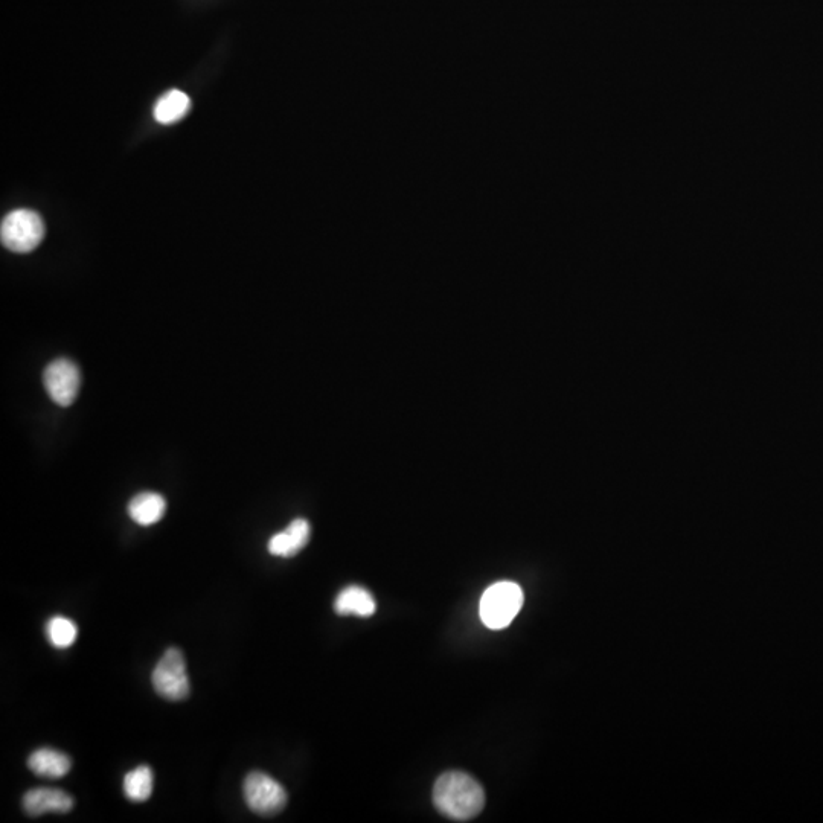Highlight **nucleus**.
Segmentation results:
<instances>
[{"label": "nucleus", "instance_id": "1", "mask_svg": "<svg viewBox=\"0 0 823 823\" xmlns=\"http://www.w3.org/2000/svg\"><path fill=\"white\" fill-rule=\"evenodd\" d=\"M433 804L442 816L465 822L484 810L485 791L468 773L447 772L436 779Z\"/></svg>", "mask_w": 823, "mask_h": 823}, {"label": "nucleus", "instance_id": "2", "mask_svg": "<svg viewBox=\"0 0 823 823\" xmlns=\"http://www.w3.org/2000/svg\"><path fill=\"white\" fill-rule=\"evenodd\" d=\"M522 606V587L511 581H500L488 587L482 595V622L491 630H502L514 621Z\"/></svg>", "mask_w": 823, "mask_h": 823}, {"label": "nucleus", "instance_id": "3", "mask_svg": "<svg viewBox=\"0 0 823 823\" xmlns=\"http://www.w3.org/2000/svg\"><path fill=\"white\" fill-rule=\"evenodd\" d=\"M45 238V223L36 211L16 209L2 220L0 240L11 252L29 253Z\"/></svg>", "mask_w": 823, "mask_h": 823}, {"label": "nucleus", "instance_id": "4", "mask_svg": "<svg viewBox=\"0 0 823 823\" xmlns=\"http://www.w3.org/2000/svg\"><path fill=\"white\" fill-rule=\"evenodd\" d=\"M244 801L253 813L260 816H275L287 805V791L272 776L263 772H252L243 784Z\"/></svg>", "mask_w": 823, "mask_h": 823}, {"label": "nucleus", "instance_id": "5", "mask_svg": "<svg viewBox=\"0 0 823 823\" xmlns=\"http://www.w3.org/2000/svg\"><path fill=\"white\" fill-rule=\"evenodd\" d=\"M154 689L162 699L179 702L189 694V679L186 673V662L179 648H168L164 656L157 662L153 676Z\"/></svg>", "mask_w": 823, "mask_h": 823}, {"label": "nucleus", "instance_id": "6", "mask_svg": "<svg viewBox=\"0 0 823 823\" xmlns=\"http://www.w3.org/2000/svg\"><path fill=\"white\" fill-rule=\"evenodd\" d=\"M43 385L55 404L61 407L71 406L80 391V369L71 360H54L46 366Z\"/></svg>", "mask_w": 823, "mask_h": 823}, {"label": "nucleus", "instance_id": "7", "mask_svg": "<svg viewBox=\"0 0 823 823\" xmlns=\"http://www.w3.org/2000/svg\"><path fill=\"white\" fill-rule=\"evenodd\" d=\"M22 805L28 816L39 817L46 813H69L74 807V801L66 791L42 787L26 791Z\"/></svg>", "mask_w": 823, "mask_h": 823}, {"label": "nucleus", "instance_id": "8", "mask_svg": "<svg viewBox=\"0 0 823 823\" xmlns=\"http://www.w3.org/2000/svg\"><path fill=\"white\" fill-rule=\"evenodd\" d=\"M310 523L305 519H296L284 531L273 535L269 540V552L276 557H295L310 542Z\"/></svg>", "mask_w": 823, "mask_h": 823}, {"label": "nucleus", "instance_id": "9", "mask_svg": "<svg viewBox=\"0 0 823 823\" xmlns=\"http://www.w3.org/2000/svg\"><path fill=\"white\" fill-rule=\"evenodd\" d=\"M28 767L42 778L60 779L71 770V758L66 753L43 747L29 755Z\"/></svg>", "mask_w": 823, "mask_h": 823}, {"label": "nucleus", "instance_id": "10", "mask_svg": "<svg viewBox=\"0 0 823 823\" xmlns=\"http://www.w3.org/2000/svg\"><path fill=\"white\" fill-rule=\"evenodd\" d=\"M377 609L374 596L365 587L348 586L337 595L334 610L339 615L372 616Z\"/></svg>", "mask_w": 823, "mask_h": 823}, {"label": "nucleus", "instance_id": "11", "mask_svg": "<svg viewBox=\"0 0 823 823\" xmlns=\"http://www.w3.org/2000/svg\"><path fill=\"white\" fill-rule=\"evenodd\" d=\"M167 511V500L157 493H141L129 503V514L138 525L150 526L159 522Z\"/></svg>", "mask_w": 823, "mask_h": 823}, {"label": "nucleus", "instance_id": "12", "mask_svg": "<svg viewBox=\"0 0 823 823\" xmlns=\"http://www.w3.org/2000/svg\"><path fill=\"white\" fill-rule=\"evenodd\" d=\"M191 109V100L182 90H170L159 98L154 106V118L161 124H174L180 121Z\"/></svg>", "mask_w": 823, "mask_h": 823}, {"label": "nucleus", "instance_id": "13", "mask_svg": "<svg viewBox=\"0 0 823 823\" xmlns=\"http://www.w3.org/2000/svg\"><path fill=\"white\" fill-rule=\"evenodd\" d=\"M124 793L132 802H144L153 793V772L148 766L136 767L124 778Z\"/></svg>", "mask_w": 823, "mask_h": 823}, {"label": "nucleus", "instance_id": "14", "mask_svg": "<svg viewBox=\"0 0 823 823\" xmlns=\"http://www.w3.org/2000/svg\"><path fill=\"white\" fill-rule=\"evenodd\" d=\"M78 630L77 625L71 619L63 618V616H55L49 619L46 625V636L49 642L57 648H68L74 644L77 639Z\"/></svg>", "mask_w": 823, "mask_h": 823}]
</instances>
